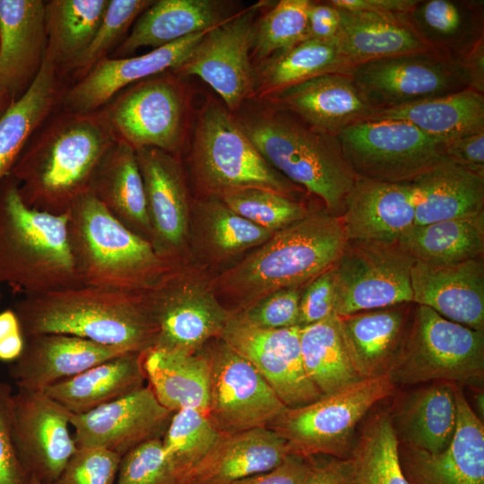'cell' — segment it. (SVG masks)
Returning <instances> with one entry per match:
<instances>
[{
    "mask_svg": "<svg viewBox=\"0 0 484 484\" xmlns=\"http://www.w3.org/2000/svg\"><path fill=\"white\" fill-rule=\"evenodd\" d=\"M68 217L82 285L144 292L169 270L151 242L114 218L90 191L77 199Z\"/></svg>",
    "mask_w": 484,
    "mask_h": 484,
    "instance_id": "5",
    "label": "cell"
},
{
    "mask_svg": "<svg viewBox=\"0 0 484 484\" xmlns=\"http://www.w3.org/2000/svg\"><path fill=\"white\" fill-rule=\"evenodd\" d=\"M308 472L301 484H351L347 459L309 456Z\"/></svg>",
    "mask_w": 484,
    "mask_h": 484,
    "instance_id": "58",
    "label": "cell"
},
{
    "mask_svg": "<svg viewBox=\"0 0 484 484\" xmlns=\"http://www.w3.org/2000/svg\"><path fill=\"white\" fill-rule=\"evenodd\" d=\"M29 484H43V483L39 481L37 478L30 477Z\"/></svg>",
    "mask_w": 484,
    "mask_h": 484,
    "instance_id": "63",
    "label": "cell"
},
{
    "mask_svg": "<svg viewBox=\"0 0 484 484\" xmlns=\"http://www.w3.org/2000/svg\"><path fill=\"white\" fill-rule=\"evenodd\" d=\"M352 66L336 39H307L260 64L255 69V93L266 98L312 78L332 73H348Z\"/></svg>",
    "mask_w": 484,
    "mask_h": 484,
    "instance_id": "41",
    "label": "cell"
},
{
    "mask_svg": "<svg viewBox=\"0 0 484 484\" xmlns=\"http://www.w3.org/2000/svg\"><path fill=\"white\" fill-rule=\"evenodd\" d=\"M412 302L444 318L484 332V259L433 265L415 261Z\"/></svg>",
    "mask_w": 484,
    "mask_h": 484,
    "instance_id": "25",
    "label": "cell"
},
{
    "mask_svg": "<svg viewBox=\"0 0 484 484\" xmlns=\"http://www.w3.org/2000/svg\"><path fill=\"white\" fill-rule=\"evenodd\" d=\"M346 459L351 484H410L401 468L391 411L366 421Z\"/></svg>",
    "mask_w": 484,
    "mask_h": 484,
    "instance_id": "44",
    "label": "cell"
},
{
    "mask_svg": "<svg viewBox=\"0 0 484 484\" xmlns=\"http://www.w3.org/2000/svg\"><path fill=\"white\" fill-rule=\"evenodd\" d=\"M135 151L145 189L151 244L169 265L188 233L189 205L185 179L175 155L156 148Z\"/></svg>",
    "mask_w": 484,
    "mask_h": 484,
    "instance_id": "23",
    "label": "cell"
},
{
    "mask_svg": "<svg viewBox=\"0 0 484 484\" xmlns=\"http://www.w3.org/2000/svg\"><path fill=\"white\" fill-rule=\"evenodd\" d=\"M346 241L339 216L310 212L274 232L224 276L225 283L247 307L272 291L304 287L336 263Z\"/></svg>",
    "mask_w": 484,
    "mask_h": 484,
    "instance_id": "6",
    "label": "cell"
},
{
    "mask_svg": "<svg viewBox=\"0 0 484 484\" xmlns=\"http://www.w3.org/2000/svg\"><path fill=\"white\" fill-rule=\"evenodd\" d=\"M220 338L257 369L287 408L322 397L303 366L299 326L258 328L231 314Z\"/></svg>",
    "mask_w": 484,
    "mask_h": 484,
    "instance_id": "18",
    "label": "cell"
},
{
    "mask_svg": "<svg viewBox=\"0 0 484 484\" xmlns=\"http://www.w3.org/2000/svg\"><path fill=\"white\" fill-rule=\"evenodd\" d=\"M108 2L109 0L45 1L47 55L64 77L67 68L93 39Z\"/></svg>",
    "mask_w": 484,
    "mask_h": 484,
    "instance_id": "42",
    "label": "cell"
},
{
    "mask_svg": "<svg viewBox=\"0 0 484 484\" xmlns=\"http://www.w3.org/2000/svg\"><path fill=\"white\" fill-rule=\"evenodd\" d=\"M3 298L2 286H0V302Z\"/></svg>",
    "mask_w": 484,
    "mask_h": 484,
    "instance_id": "64",
    "label": "cell"
},
{
    "mask_svg": "<svg viewBox=\"0 0 484 484\" xmlns=\"http://www.w3.org/2000/svg\"><path fill=\"white\" fill-rule=\"evenodd\" d=\"M173 412L147 385L91 411L72 414L77 448L97 447L122 457L138 445L162 438Z\"/></svg>",
    "mask_w": 484,
    "mask_h": 484,
    "instance_id": "19",
    "label": "cell"
},
{
    "mask_svg": "<svg viewBox=\"0 0 484 484\" xmlns=\"http://www.w3.org/2000/svg\"><path fill=\"white\" fill-rule=\"evenodd\" d=\"M419 0H331L341 10L385 14H409Z\"/></svg>",
    "mask_w": 484,
    "mask_h": 484,
    "instance_id": "60",
    "label": "cell"
},
{
    "mask_svg": "<svg viewBox=\"0 0 484 484\" xmlns=\"http://www.w3.org/2000/svg\"><path fill=\"white\" fill-rule=\"evenodd\" d=\"M117 141L101 109L76 113L60 106L30 138L10 176L27 206L65 214L90 191L98 167Z\"/></svg>",
    "mask_w": 484,
    "mask_h": 484,
    "instance_id": "1",
    "label": "cell"
},
{
    "mask_svg": "<svg viewBox=\"0 0 484 484\" xmlns=\"http://www.w3.org/2000/svg\"><path fill=\"white\" fill-rule=\"evenodd\" d=\"M148 385L158 401L173 413L195 409L207 415L210 367L203 348L195 352L151 348L143 353Z\"/></svg>",
    "mask_w": 484,
    "mask_h": 484,
    "instance_id": "36",
    "label": "cell"
},
{
    "mask_svg": "<svg viewBox=\"0 0 484 484\" xmlns=\"http://www.w3.org/2000/svg\"><path fill=\"white\" fill-rule=\"evenodd\" d=\"M455 385L434 382L410 393L391 411L400 445L431 454L448 446L457 420Z\"/></svg>",
    "mask_w": 484,
    "mask_h": 484,
    "instance_id": "33",
    "label": "cell"
},
{
    "mask_svg": "<svg viewBox=\"0 0 484 484\" xmlns=\"http://www.w3.org/2000/svg\"><path fill=\"white\" fill-rule=\"evenodd\" d=\"M377 108L402 107L469 88L454 58L432 51L376 59L348 72Z\"/></svg>",
    "mask_w": 484,
    "mask_h": 484,
    "instance_id": "14",
    "label": "cell"
},
{
    "mask_svg": "<svg viewBox=\"0 0 484 484\" xmlns=\"http://www.w3.org/2000/svg\"><path fill=\"white\" fill-rule=\"evenodd\" d=\"M71 413L43 391L18 388L12 398V428L19 458L30 477L53 484L77 450Z\"/></svg>",
    "mask_w": 484,
    "mask_h": 484,
    "instance_id": "17",
    "label": "cell"
},
{
    "mask_svg": "<svg viewBox=\"0 0 484 484\" xmlns=\"http://www.w3.org/2000/svg\"><path fill=\"white\" fill-rule=\"evenodd\" d=\"M340 10L328 1H311L307 12V39L330 41L340 29Z\"/></svg>",
    "mask_w": 484,
    "mask_h": 484,
    "instance_id": "57",
    "label": "cell"
},
{
    "mask_svg": "<svg viewBox=\"0 0 484 484\" xmlns=\"http://www.w3.org/2000/svg\"><path fill=\"white\" fill-rule=\"evenodd\" d=\"M339 10L336 41L352 67L376 59L434 51L408 14Z\"/></svg>",
    "mask_w": 484,
    "mask_h": 484,
    "instance_id": "30",
    "label": "cell"
},
{
    "mask_svg": "<svg viewBox=\"0 0 484 484\" xmlns=\"http://www.w3.org/2000/svg\"><path fill=\"white\" fill-rule=\"evenodd\" d=\"M413 302L338 316L344 343L360 378L387 374L407 336Z\"/></svg>",
    "mask_w": 484,
    "mask_h": 484,
    "instance_id": "28",
    "label": "cell"
},
{
    "mask_svg": "<svg viewBox=\"0 0 484 484\" xmlns=\"http://www.w3.org/2000/svg\"><path fill=\"white\" fill-rule=\"evenodd\" d=\"M221 435L201 411L183 409L173 413L161 440L177 484L203 460Z\"/></svg>",
    "mask_w": 484,
    "mask_h": 484,
    "instance_id": "45",
    "label": "cell"
},
{
    "mask_svg": "<svg viewBox=\"0 0 484 484\" xmlns=\"http://www.w3.org/2000/svg\"><path fill=\"white\" fill-rule=\"evenodd\" d=\"M194 166L203 185L218 194L261 188L297 200L302 188L276 170L259 152L226 107L207 102L193 139Z\"/></svg>",
    "mask_w": 484,
    "mask_h": 484,
    "instance_id": "9",
    "label": "cell"
},
{
    "mask_svg": "<svg viewBox=\"0 0 484 484\" xmlns=\"http://www.w3.org/2000/svg\"><path fill=\"white\" fill-rule=\"evenodd\" d=\"M13 388L0 382V484H29L30 476L23 467L12 428Z\"/></svg>",
    "mask_w": 484,
    "mask_h": 484,
    "instance_id": "53",
    "label": "cell"
},
{
    "mask_svg": "<svg viewBox=\"0 0 484 484\" xmlns=\"http://www.w3.org/2000/svg\"><path fill=\"white\" fill-rule=\"evenodd\" d=\"M47 48L45 1L0 0V85L13 100L38 76Z\"/></svg>",
    "mask_w": 484,
    "mask_h": 484,
    "instance_id": "26",
    "label": "cell"
},
{
    "mask_svg": "<svg viewBox=\"0 0 484 484\" xmlns=\"http://www.w3.org/2000/svg\"><path fill=\"white\" fill-rule=\"evenodd\" d=\"M456 428L448 446L431 454L399 444L410 484H484V426L459 385L454 386Z\"/></svg>",
    "mask_w": 484,
    "mask_h": 484,
    "instance_id": "20",
    "label": "cell"
},
{
    "mask_svg": "<svg viewBox=\"0 0 484 484\" xmlns=\"http://www.w3.org/2000/svg\"><path fill=\"white\" fill-rule=\"evenodd\" d=\"M387 375L394 385L480 384L484 378V332L416 305L403 345Z\"/></svg>",
    "mask_w": 484,
    "mask_h": 484,
    "instance_id": "8",
    "label": "cell"
},
{
    "mask_svg": "<svg viewBox=\"0 0 484 484\" xmlns=\"http://www.w3.org/2000/svg\"><path fill=\"white\" fill-rule=\"evenodd\" d=\"M68 212L25 204L17 181L0 183V286L25 296L81 286L72 252Z\"/></svg>",
    "mask_w": 484,
    "mask_h": 484,
    "instance_id": "3",
    "label": "cell"
},
{
    "mask_svg": "<svg viewBox=\"0 0 484 484\" xmlns=\"http://www.w3.org/2000/svg\"><path fill=\"white\" fill-rule=\"evenodd\" d=\"M208 30L187 36L142 56L104 58L82 79L66 88L61 107L76 113L93 112L127 86L177 69Z\"/></svg>",
    "mask_w": 484,
    "mask_h": 484,
    "instance_id": "21",
    "label": "cell"
},
{
    "mask_svg": "<svg viewBox=\"0 0 484 484\" xmlns=\"http://www.w3.org/2000/svg\"><path fill=\"white\" fill-rule=\"evenodd\" d=\"M206 212L210 241L220 254H235L258 246L274 233L240 216L223 203H208Z\"/></svg>",
    "mask_w": 484,
    "mask_h": 484,
    "instance_id": "49",
    "label": "cell"
},
{
    "mask_svg": "<svg viewBox=\"0 0 484 484\" xmlns=\"http://www.w3.org/2000/svg\"><path fill=\"white\" fill-rule=\"evenodd\" d=\"M120 459L106 449L77 448L53 484H116Z\"/></svg>",
    "mask_w": 484,
    "mask_h": 484,
    "instance_id": "52",
    "label": "cell"
},
{
    "mask_svg": "<svg viewBox=\"0 0 484 484\" xmlns=\"http://www.w3.org/2000/svg\"><path fill=\"white\" fill-rule=\"evenodd\" d=\"M395 385L387 374L362 378L297 408H286L267 428L282 437L290 454L350 456L360 421Z\"/></svg>",
    "mask_w": 484,
    "mask_h": 484,
    "instance_id": "7",
    "label": "cell"
},
{
    "mask_svg": "<svg viewBox=\"0 0 484 484\" xmlns=\"http://www.w3.org/2000/svg\"><path fill=\"white\" fill-rule=\"evenodd\" d=\"M258 4L212 28L176 70L196 75L215 91L233 115L255 93L256 75L250 49Z\"/></svg>",
    "mask_w": 484,
    "mask_h": 484,
    "instance_id": "15",
    "label": "cell"
},
{
    "mask_svg": "<svg viewBox=\"0 0 484 484\" xmlns=\"http://www.w3.org/2000/svg\"><path fill=\"white\" fill-rule=\"evenodd\" d=\"M126 350L65 333H40L25 338L9 375L17 388L44 391Z\"/></svg>",
    "mask_w": 484,
    "mask_h": 484,
    "instance_id": "24",
    "label": "cell"
},
{
    "mask_svg": "<svg viewBox=\"0 0 484 484\" xmlns=\"http://www.w3.org/2000/svg\"><path fill=\"white\" fill-rule=\"evenodd\" d=\"M367 120H399L443 143L484 130V94L470 88L413 104L383 108Z\"/></svg>",
    "mask_w": 484,
    "mask_h": 484,
    "instance_id": "38",
    "label": "cell"
},
{
    "mask_svg": "<svg viewBox=\"0 0 484 484\" xmlns=\"http://www.w3.org/2000/svg\"><path fill=\"white\" fill-rule=\"evenodd\" d=\"M310 466L309 457L289 454L274 468L232 484H301Z\"/></svg>",
    "mask_w": 484,
    "mask_h": 484,
    "instance_id": "56",
    "label": "cell"
},
{
    "mask_svg": "<svg viewBox=\"0 0 484 484\" xmlns=\"http://www.w3.org/2000/svg\"><path fill=\"white\" fill-rule=\"evenodd\" d=\"M215 0H159L136 19L115 54L123 58L143 47L153 49L208 30L232 15Z\"/></svg>",
    "mask_w": 484,
    "mask_h": 484,
    "instance_id": "32",
    "label": "cell"
},
{
    "mask_svg": "<svg viewBox=\"0 0 484 484\" xmlns=\"http://www.w3.org/2000/svg\"><path fill=\"white\" fill-rule=\"evenodd\" d=\"M408 18L432 49L461 59L483 33V2L419 0Z\"/></svg>",
    "mask_w": 484,
    "mask_h": 484,
    "instance_id": "39",
    "label": "cell"
},
{
    "mask_svg": "<svg viewBox=\"0 0 484 484\" xmlns=\"http://www.w3.org/2000/svg\"><path fill=\"white\" fill-rule=\"evenodd\" d=\"M143 353L104 361L43 392L72 414L91 411L145 385Z\"/></svg>",
    "mask_w": 484,
    "mask_h": 484,
    "instance_id": "37",
    "label": "cell"
},
{
    "mask_svg": "<svg viewBox=\"0 0 484 484\" xmlns=\"http://www.w3.org/2000/svg\"><path fill=\"white\" fill-rule=\"evenodd\" d=\"M469 81V88L484 94V37L459 59Z\"/></svg>",
    "mask_w": 484,
    "mask_h": 484,
    "instance_id": "61",
    "label": "cell"
},
{
    "mask_svg": "<svg viewBox=\"0 0 484 484\" xmlns=\"http://www.w3.org/2000/svg\"><path fill=\"white\" fill-rule=\"evenodd\" d=\"M332 267L304 286L299 301L298 326L320 322L335 314V288Z\"/></svg>",
    "mask_w": 484,
    "mask_h": 484,
    "instance_id": "54",
    "label": "cell"
},
{
    "mask_svg": "<svg viewBox=\"0 0 484 484\" xmlns=\"http://www.w3.org/2000/svg\"><path fill=\"white\" fill-rule=\"evenodd\" d=\"M445 153L453 162L484 177V130L446 142Z\"/></svg>",
    "mask_w": 484,
    "mask_h": 484,
    "instance_id": "55",
    "label": "cell"
},
{
    "mask_svg": "<svg viewBox=\"0 0 484 484\" xmlns=\"http://www.w3.org/2000/svg\"><path fill=\"white\" fill-rule=\"evenodd\" d=\"M25 345L19 318L13 308L0 312V360L13 362Z\"/></svg>",
    "mask_w": 484,
    "mask_h": 484,
    "instance_id": "59",
    "label": "cell"
},
{
    "mask_svg": "<svg viewBox=\"0 0 484 484\" xmlns=\"http://www.w3.org/2000/svg\"><path fill=\"white\" fill-rule=\"evenodd\" d=\"M303 288L290 287L272 291L234 315L258 328L280 329L297 326Z\"/></svg>",
    "mask_w": 484,
    "mask_h": 484,
    "instance_id": "51",
    "label": "cell"
},
{
    "mask_svg": "<svg viewBox=\"0 0 484 484\" xmlns=\"http://www.w3.org/2000/svg\"><path fill=\"white\" fill-rule=\"evenodd\" d=\"M14 101L9 92L0 85V117Z\"/></svg>",
    "mask_w": 484,
    "mask_h": 484,
    "instance_id": "62",
    "label": "cell"
},
{
    "mask_svg": "<svg viewBox=\"0 0 484 484\" xmlns=\"http://www.w3.org/2000/svg\"><path fill=\"white\" fill-rule=\"evenodd\" d=\"M265 99L310 127L333 136L379 110L349 73L323 74Z\"/></svg>",
    "mask_w": 484,
    "mask_h": 484,
    "instance_id": "22",
    "label": "cell"
},
{
    "mask_svg": "<svg viewBox=\"0 0 484 484\" xmlns=\"http://www.w3.org/2000/svg\"><path fill=\"white\" fill-rule=\"evenodd\" d=\"M299 341L306 374L322 396L362 379L353 367L335 314L299 326Z\"/></svg>",
    "mask_w": 484,
    "mask_h": 484,
    "instance_id": "43",
    "label": "cell"
},
{
    "mask_svg": "<svg viewBox=\"0 0 484 484\" xmlns=\"http://www.w3.org/2000/svg\"><path fill=\"white\" fill-rule=\"evenodd\" d=\"M145 292L156 327L155 349L195 352L220 336L231 315L203 285L169 271Z\"/></svg>",
    "mask_w": 484,
    "mask_h": 484,
    "instance_id": "16",
    "label": "cell"
},
{
    "mask_svg": "<svg viewBox=\"0 0 484 484\" xmlns=\"http://www.w3.org/2000/svg\"><path fill=\"white\" fill-rule=\"evenodd\" d=\"M289 454L287 442L269 428L222 434L178 484H232L274 468Z\"/></svg>",
    "mask_w": 484,
    "mask_h": 484,
    "instance_id": "29",
    "label": "cell"
},
{
    "mask_svg": "<svg viewBox=\"0 0 484 484\" xmlns=\"http://www.w3.org/2000/svg\"><path fill=\"white\" fill-rule=\"evenodd\" d=\"M24 338L65 333L143 353L156 327L146 292L81 285L25 296L13 306Z\"/></svg>",
    "mask_w": 484,
    "mask_h": 484,
    "instance_id": "2",
    "label": "cell"
},
{
    "mask_svg": "<svg viewBox=\"0 0 484 484\" xmlns=\"http://www.w3.org/2000/svg\"><path fill=\"white\" fill-rule=\"evenodd\" d=\"M152 3L151 0H109L91 44L67 68L65 73L67 82L74 83L80 81L108 57V54L122 43L133 23Z\"/></svg>",
    "mask_w": 484,
    "mask_h": 484,
    "instance_id": "47",
    "label": "cell"
},
{
    "mask_svg": "<svg viewBox=\"0 0 484 484\" xmlns=\"http://www.w3.org/2000/svg\"><path fill=\"white\" fill-rule=\"evenodd\" d=\"M219 195L230 210L272 232L284 229L310 213L301 202L261 188L229 190Z\"/></svg>",
    "mask_w": 484,
    "mask_h": 484,
    "instance_id": "48",
    "label": "cell"
},
{
    "mask_svg": "<svg viewBox=\"0 0 484 484\" xmlns=\"http://www.w3.org/2000/svg\"><path fill=\"white\" fill-rule=\"evenodd\" d=\"M234 117L276 170L318 197L325 212L339 217L342 214L357 177L336 136L317 131L273 106Z\"/></svg>",
    "mask_w": 484,
    "mask_h": 484,
    "instance_id": "4",
    "label": "cell"
},
{
    "mask_svg": "<svg viewBox=\"0 0 484 484\" xmlns=\"http://www.w3.org/2000/svg\"><path fill=\"white\" fill-rule=\"evenodd\" d=\"M90 192L119 222L151 242L145 189L133 147L117 141L98 167Z\"/></svg>",
    "mask_w": 484,
    "mask_h": 484,
    "instance_id": "35",
    "label": "cell"
},
{
    "mask_svg": "<svg viewBox=\"0 0 484 484\" xmlns=\"http://www.w3.org/2000/svg\"><path fill=\"white\" fill-rule=\"evenodd\" d=\"M67 87V80L46 53L32 84L0 117V183L36 131L61 106Z\"/></svg>",
    "mask_w": 484,
    "mask_h": 484,
    "instance_id": "34",
    "label": "cell"
},
{
    "mask_svg": "<svg viewBox=\"0 0 484 484\" xmlns=\"http://www.w3.org/2000/svg\"><path fill=\"white\" fill-rule=\"evenodd\" d=\"M414 262L398 243L347 240L332 267L336 315L412 302Z\"/></svg>",
    "mask_w": 484,
    "mask_h": 484,
    "instance_id": "12",
    "label": "cell"
},
{
    "mask_svg": "<svg viewBox=\"0 0 484 484\" xmlns=\"http://www.w3.org/2000/svg\"><path fill=\"white\" fill-rule=\"evenodd\" d=\"M336 137L357 178L408 183L446 158L445 143L399 120H364Z\"/></svg>",
    "mask_w": 484,
    "mask_h": 484,
    "instance_id": "10",
    "label": "cell"
},
{
    "mask_svg": "<svg viewBox=\"0 0 484 484\" xmlns=\"http://www.w3.org/2000/svg\"><path fill=\"white\" fill-rule=\"evenodd\" d=\"M398 244L415 261L427 264H453L483 257L484 212L415 225Z\"/></svg>",
    "mask_w": 484,
    "mask_h": 484,
    "instance_id": "40",
    "label": "cell"
},
{
    "mask_svg": "<svg viewBox=\"0 0 484 484\" xmlns=\"http://www.w3.org/2000/svg\"><path fill=\"white\" fill-rule=\"evenodd\" d=\"M116 484H177L166 459L161 438L147 440L124 454Z\"/></svg>",
    "mask_w": 484,
    "mask_h": 484,
    "instance_id": "50",
    "label": "cell"
},
{
    "mask_svg": "<svg viewBox=\"0 0 484 484\" xmlns=\"http://www.w3.org/2000/svg\"><path fill=\"white\" fill-rule=\"evenodd\" d=\"M310 0H281L255 21L252 51L261 63L307 39Z\"/></svg>",
    "mask_w": 484,
    "mask_h": 484,
    "instance_id": "46",
    "label": "cell"
},
{
    "mask_svg": "<svg viewBox=\"0 0 484 484\" xmlns=\"http://www.w3.org/2000/svg\"><path fill=\"white\" fill-rule=\"evenodd\" d=\"M99 109L117 140L135 151L156 148L175 155L184 144L186 95L173 72L127 86Z\"/></svg>",
    "mask_w": 484,
    "mask_h": 484,
    "instance_id": "11",
    "label": "cell"
},
{
    "mask_svg": "<svg viewBox=\"0 0 484 484\" xmlns=\"http://www.w3.org/2000/svg\"><path fill=\"white\" fill-rule=\"evenodd\" d=\"M347 240L394 244L413 226L409 183L357 178L340 216Z\"/></svg>",
    "mask_w": 484,
    "mask_h": 484,
    "instance_id": "27",
    "label": "cell"
},
{
    "mask_svg": "<svg viewBox=\"0 0 484 484\" xmlns=\"http://www.w3.org/2000/svg\"><path fill=\"white\" fill-rule=\"evenodd\" d=\"M203 350L210 367L207 416L219 432L267 428L287 408L257 369L220 337Z\"/></svg>",
    "mask_w": 484,
    "mask_h": 484,
    "instance_id": "13",
    "label": "cell"
},
{
    "mask_svg": "<svg viewBox=\"0 0 484 484\" xmlns=\"http://www.w3.org/2000/svg\"><path fill=\"white\" fill-rule=\"evenodd\" d=\"M408 183L413 194L415 225L484 212V177L447 158Z\"/></svg>",
    "mask_w": 484,
    "mask_h": 484,
    "instance_id": "31",
    "label": "cell"
}]
</instances>
